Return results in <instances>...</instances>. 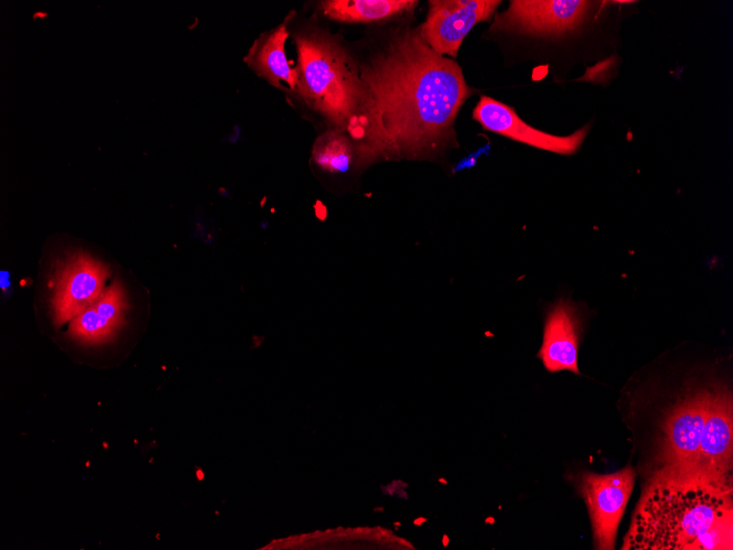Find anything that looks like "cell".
Returning a JSON list of instances; mask_svg holds the SVG:
<instances>
[{"mask_svg":"<svg viewBox=\"0 0 733 550\" xmlns=\"http://www.w3.org/2000/svg\"><path fill=\"white\" fill-rule=\"evenodd\" d=\"M357 67L362 102L347 130L356 164L436 161L458 147L454 123L473 90L461 67L433 52L417 29H397Z\"/></svg>","mask_w":733,"mask_h":550,"instance_id":"cell-1","label":"cell"},{"mask_svg":"<svg viewBox=\"0 0 733 550\" xmlns=\"http://www.w3.org/2000/svg\"><path fill=\"white\" fill-rule=\"evenodd\" d=\"M731 475L655 473L634 510L622 549H732Z\"/></svg>","mask_w":733,"mask_h":550,"instance_id":"cell-2","label":"cell"},{"mask_svg":"<svg viewBox=\"0 0 733 550\" xmlns=\"http://www.w3.org/2000/svg\"><path fill=\"white\" fill-rule=\"evenodd\" d=\"M302 99L330 125L347 130L359 112L362 87L357 63L328 33L312 31L294 36Z\"/></svg>","mask_w":733,"mask_h":550,"instance_id":"cell-3","label":"cell"},{"mask_svg":"<svg viewBox=\"0 0 733 550\" xmlns=\"http://www.w3.org/2000/svg\"><path fill=\"white\" fill-rule=\"evenodd\" d=\"M712 390L688 393L669 413L655 473H698L697 461L708 403Z\"/></svg>","mask_w":733,"mask_h":550,"instance_id":"cell-4","label":"cell"},{"mask_svg":"<svg viewBox=\"0 0 733 550\" xmlns=\"http://www.w3.org/2000/svg\"><path fill=\"white\" fill-rule=\"evenodd\" d=\"M635 471L629 464L608 474L585 472L579 482V491L585 498L597 549L610 550L619 523L633 490Z\"/></svg>","mask_w":733,"mask_h":550,"instance_id":"cell-5","label":"cell"},{"mask_svg":"<svg viewBox=\"0 0 733 550\" xmlns=\"http://www.w3.org/2000/svg\"><path fill=\"white\" fill-rule=\"evenodd\" d=\"M500 3L497 0H430L418 33L433 52L455 58L467 33L477 23L490 20Z\"/></svg>","mask_w":733,"mask_h":550,"instance_id":"cell-6","label":"cell"},{"mask_svg":"<svg viewBox=\"0 0 733 550\" xmlns=\"http://www.w3.org/2000/svg\"><path fill=\"white\" fill-rule=\"evenodd\" d=\"M589 1L514 0L496 15L493 30L538 36H557L577 29L585 20Z\"/></svg>","mask_w":733,"mask_h":550,"instance_id":"cell-7","label":"cell"},{"mask_svg":"<svg viewBox=\"0 0 733 550\" xmlns=\"http://www.w3.org/2000/svg\"><path fill=\"white\" fill-rule=\"evenodd\" d=\"M110 270L84 252L70 256L58 269L52 298L54 323L60 326L82 313L104 291Z\"/></svg>","mask_w":733,"mask_h":550,"instance_id":"cell-8","label":"cell"},{"mask_svg":"<svg viewBox=\"0 0 733 550\" xmlns=\"http://www.w3.org/2000/svg\"><path fill=\"white\" fill-rule=\"evenodd\" d=\"M472 116L485 131L560 155L575 154L589 131L586 125L565 136L545 133L522 121L509 105L487 96L481 97Z\"/></svg>","mask_w":733,"mask_h":550,"instance_id":"cell-9","label":"cell"},{"mask_svg":"<svg viewBox=\"0 0 733 550\" xmlns=\"http://www.w3.org/2000/svg\"><path fill=\"white\" fill-rule=\"evenodd\" d=\"M582 328L578 308L571 300L560 299L550 307L538 352L549 372L566 370L579 374L578 347Z\"/></svg>","mask_w":733,"mask_h":550,"instance_id":"cell-10","label":"cell"},{"mask_svg":"<svg viewBox=\"0 0 733 550\" xmlns=\"http://www.w3.org/2000/svg\"><path fill=\"white\" fill-rule=\"evenodd\" d=\"M732 424L731 396L725 390H712L700 439L698 473L731 475Z\"/></svg>","mask_w":733,"mask_h":550,"instance_id":"cell-11","label":"cell"},{"mask_svg":"<svg viewBox=\"0 0 733 550\" xmlns=\"http://www.w3.org/2000/svg\"><path fill=\"white\" fill-rule=\"evenodd\" d=\"M127 308L126 292L115 280L95 302L69 322L68 335L87 345L106 343L120 330Z\"/></svg>","mask_w":733,"mask_h":550,"instance_id":"cell-12","label":"cell"},{"mask_svg":"<svg viewBox=\"0 0 733 550\" xmlns=\"http://www.w3.org/2000/svg\"><path fill=\"white\" fill-rule=\"evenodd\" d=\"M287 20L273 30L261 34L251 45L244 61L270 85L281 87L285 83L291 91H296L298 74L292 67L285 54L289 37Z\"/></svg>","mask_w":733,"mask_h":550,"instance_id":"cell-13","label":"cell"},{"mask_svg":"<svg viewBox=\"0 0 733 550\" xmlns=\"http://www.w3.org/2000/svg\"><path fill=\"white\" fill-rule=\"evenodd\" d=\"M416 0H328L320 2L322 13L341 23H379L411 13Z\"/></svg>","mask_w":733,"mask_h":550,"instance_id":"cell-14","label":"cell"},{"mask_svg":"<svg viewBox=\"0 0 733 550\" xmlns=\"http://www.w3.org/2000/svg\"><path fill=\"white\" fill-rule=\"evenodd\" d=\"M312 157L313 161L325 171L345 172L354 161V147L346 132L329 128L316 138Z\"/></svg>","mask_w":733,"mask_h":550,"instance_id":"cell-15","label":"cell"}]
</instances>
